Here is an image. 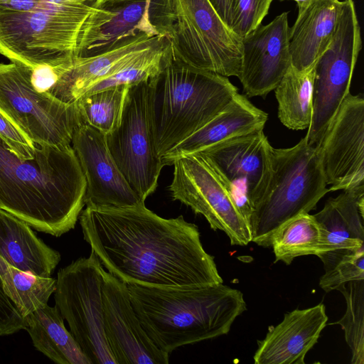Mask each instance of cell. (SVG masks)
Instances as JSON below:
<instances>
[{
    "instance_id": "obj_1",
    "label": "cell",
    "mask_w": 364,
    "mask_h": 364,
    "mask_svg": "<svg viewBox=\"0 0 364 364\" xmlns=\"http://www.w3.org/2000/svg\"><path fill=\"white\" fill-rule=\"evenodd\" d=\"M84 240L103 267L127 284L181 287L223 283L197 225L182 215L164 218L145 204L86 206Z\"/></svg>"
},
{
    "instance_id": "obj_2",
    "label": "cell",
    "mask_w": 364,
    "mask_h": 364,
    "mask_svg": "<svg viewBox=\"0 0 364 364\" xmlns=\"http://www.w3.org/2000/svg\"><path fill=\"white\" fill-rule=\"evenodd\" d=\"M86 181L71 145H36L34 156L14 154L0 136V209L37 231L60 237L85 205Z\"/></svg>"
},
{
    "instance_id": "obj_3",
    "label": "cell",
    "mask_w": 364,
    "mask_h": 364,
    "mask_svg": "<svg viewBox=\"0 0 364 364\" xmlns=\"http://www.w3.org/2000/svg\"><path fill=\"white\" fill-rule=\"evenodd\" d=\"M127 287L142 327L154 343L168 354L178 347L227 334L246 310L242 293L223 283Z\"/></svg>"
},
{
    "instance_id": "obj_4",
    "label": "cell",
    "mask_w": 364,
    "mask_h": 364,
    "mask_svg": "<svg viewBox=\"0 0 364 364\" xmlns=\"http://www.w3.org/2000/svg\"><path fill=\"white\" fill-rule=\"evenodd\" d=\"M149 83L152 129L161 158L221 112L238 93L228 77L191 66L173 52Z\"/></svg>"
},
{
    "instance_id": "obj_5",
    "label": "cell",
    "mask_w": 364,
    "mask_h": 364,
    "mask_svg": "<svg viewBox=\"0 0 364 364\" xmlns=\"http://www.w3.org/2000/svg\"><path fill=\"white\" fill-rule=\"evenodd\" d=\"M101 9L65 4L31 12L0 11V54L31 69L70 63Z\"/></svg>"
},
{
    "instance_id": "obj_6",
    "label": "cell",
    "mask_w": 364,
    "mask_h": 364,
    "mask_svg": "<svg viewBox=\"0 0 364 364\" xmlns=\"http://www.w3.org/2000/svg\"><path fill=\"white\" fill-rule=\"evenodd\" d=\"M151 20L173 55L194 68L238 77L242 38L222 20L209 0H151Z\"/></svg>"
},
{
    "instance_id": "obj_7",
    "label": "cell",
    "mask_w": 364,
    "mask_h": 364,
    "mask_svg": "<svg viewBox=\"0 0 364 364\" xmlns=\"http://www.w3.org/2000/svg\"><path fill=\"white\" fill-rule=\"evenodd\" d=\"M326 186L317 147L304 137L290 148L272 147L269 179L249 221L252 242L271 247L282 226L316 208Z\"/></svg>"
},
{
    "instance_id": "obj_8",
    "label": "cell",
    "mask_w": 364,
    "mask_h": 364,
    "mask_svg": "<svg viewBox=\"0 0 364 364\" xmlns=\"http://www.w3.org/2000/svg\"><path fill=\"white\" fill-rule=\"evenodd\" d=\"M31 72L20 63H0V114L34 145H71L75 129L84 123L75 102L37 92Z\"/></svg>"
},
{
    "instance_id": "obj_9",
    "label": "cell",
    "mask_w": 364,
    "mask_h": 364,
    "mask_svg": "<svg viewBox=\"0 0 364 364\" xmlns=\"http://www.w3.org/2000/svg\"><path fill=\"white\" fill-rule=\"evenodd\" d=\"M104 267L95 252L60 269L55 290V306L70 332L92 364H116L103 321Z\"/></svg>"
},
{
    "instance_id": "obj_10",
    "label": "cell",
    "mask_w": 364,
    "mask_h": 364,
    "mask_svg": "<svg viewBox=\"0 0 364 364\" xmlns=\"http://www.w3.org/2000/svg\"><path fill=\"white\" fill-rule=\"evenodd\" d=\"M105 137L125 180L145 202L155 191L164 166L154 141L149 80L127 87L119 123Z\"/></svg>"
},
{
    "instance_id": "obj_11",
    "label": "cell",
    "mask_w": 364,
    "mask_h": 364,
    "mask_svg": "<svg viewBox=\"0 0 364 364\" xmlns=\"http://www.w3.org/2000/svg\"><path fill=\"white\" fill-rule=\"evenodd\" d=\"M362 48L360 28L353 0L342 1L333 39L315 63L312 118L307 143L316 146L350 93L351 80Z\"/></svg>"
},
{
    "instance_id": "obj_12",
    "label": "cell",
    "mask_w": 364,
    "mask_h": 364,
    "mask_svg": "<svg viewBox=\"0 0 364 364\" xmlns=\"http://www.w3.org/2000/svg\"><path fill=\"white\" fill-rule=\"evenodd\" d=\"M169 191L173 200L205 217L214 230L224 232L232 245L252 242L248 224L240 213L228 188L200 154L175 159Z\"/></svg>"
},
{
    "instance_id": "obj_13",
    "label": "cell",
    "mask_w": 364,
    "mask_h": 364,
    "mask_svg": "<svg viewBox=\"0 0 364 364\" xmlns=\"http://www.w3.org/2000/svg\"><path fill=\"white\" fill-rule=\"evenodd\" d=\"M272 149L263 129H260L198 153L223 181L248 225L252 208L269 179Z\"/></svg>"
},
{
    "instance_id": "obj_14",
    "label": "cell",
    "mask_w": 364,
    "mask_h": 364,
    "mask_svg": "<svg viewBox=\"0 0 364 364\" xmlns=\"http://www.w3.org/2000/svg\"><path fill=\"white\" fill-rule=\"evenodd\" d=\"M329 191L364 193V98L349 93L316 145Z\"/></svg>"
},
{
    "instance_id": "obj_15",
    "label": "cell",
    "mask_w": 364,
    "mask_h": 364,
    "mask_svg": "<svg viewBox=\"0 0 364 364\" xmlns=\"http://www.w3.org/2000/svg\"><path fill=\"white\" fill-rule=\"evenodd\" d=\"M104 329L116 364H167L169 354L149 337L131 302L127 284L103 270Z\"/></svg>"
},
{
    "instance_id": "obj_16",
    "label": "cell",
    "mask_w": 364,
    "mask_h": 364,
    "mask_svg": "<svg viewBox=\"0 0 364 364\" xmlns=\"http://www.w3.org/2000/svg\"><path fill=\"white\" fill-rule=\"evenodd\" d=\"M237 77L245 96L263 97L275 89L291 66L288 13L259 25L242 38Z\"/></svg>"
},
{
    "instance_id": "obj_17",
    "label": "cell",
    "mask_w": 364,
    "mask_h": 364,
    "mask_svg": "<svg viewBox=\"0 0 364 364\" xmlns=\"http://www.w3.org/2000/svg\"><path fill=\"white\" fill-rule=\"evenodd\" d=\"M71 146L86 181V206L124 207L144 203L115 164L104 133L82 123L75 129Z\"/></svg>"
},
{
    "instance_id": "obj_18",
    "label": "cell",
    "mask_w": 364,
    "mask_h": 364,
    "mask_svg": "<svg viewBox=\"0 0 364 364\" xmlns=\"http://www.w3.org/2000/svg\"><path fill=\"white\" fill-rule=\"evenodd\" d=\"M328 321L323 304L284 314L271 326L264 339L258 341L255 364H304L306 353L318 342Z\"/></svg>"
},
{
    "instance_id": "obj_19",
    "label": "cell",
    "mask_w": 364,
    "mask_h": 364,
    "mask_svg": "<svg viewBox=\"0 0 364 364\" xmlns=\"http://www.w3.org/2000/svg\"><path fill=\"white\" fill-rule=\"evenodd\" d=\"M364 193L343 191L314 216L323 232L317 255L330 269L348 251L364 248Z\"/></svg>"
},
{
    "instance_id": "obj_20",
    "label": "cell",
    "mask_w": 364,
    "mask_h": 364,
    "mask_svg": "<svg viewBox=\"0 0 364 364\" xmlns=\"http://www.w3.org/2000/svg\"><path fill=\"white\" fill-rule=\"evenodd\" d=\"M267 119L266 112L255 107L245 95L237 93L221 112L162 156L164 166L172 165L179 157L263 129Z\"/></svg>"
},
{
    "instance_id": "obj_21",
    "label": "cell",
    "mask_w": 364,
    "mask_h": 364,
    "mask_svg": "<svg viewBox=\"0 0 364 364\" xmlns=\"http://www.w3.org/2000/svg\"><path fill=\"white\" fill-rule=\"evenodd\" d=\"M150 4L146 0H105L96 24L79 46L75 56L99 55L142 33L161 36L152 23Z\"/></svg>"
},
{
    "instance_id": "obj_22",
    "label": "cell",
    "mask_w": 364,
    "mask_h": 364,
    "mask_svg": "<svg viewBox=\"0 0 364 364\" xmlns=\"http://www.w3.org/2000/svg\"><path fill=\"white\" fill-rule=\"evenodd\" d=\"M339 0H311L289 28L291 65L298 71L313 66L330 45L341 11Z\"/></svg>"
},
{
    "instance_id": "obj_23",
    "label": "cell",
    "mask_w": 364,
    "mask_h": 364,
    "mask_svg": "<svg viewBox=\"0 0 364 364\" xmlns=\"http://www.w3.org/2000/svg\"><path fill=\"white\" fill-rule=\"evenodd\" d=\"M164 37L142 33L99 55L75 56L72 65L61 73L48 94L64 102L74 103L92 85L111 73L127 58L157 43Z\"/></svg>"
},
{
    "instance_id": "obj_24",
    "label": "cell",
    "mask_w": 364,
    "mask_h": 364,
    "mask_svg": "<svg viewBox=\"0 0 364 364\" xmlns=\"http://www.w3.org/2000/svg\"><path fill=\"white\" fill-rule=\"evenodd\" d=\"M0 257L9 265L35 275L50 277L60 253L38 238L26 222L0 209Z\"/></svg>"
},
{
    "instance_id": "obj_25",
    "label": "cell",
    "mask_w": 364,
    "mask_h": 364,
    "mask_svg": "<svg viewBox=\"0 0 364 364\" xmlns=\"http://www.w3.org/2000/svg\"><path fill=\"white\" fill-rule=\"evenodd\" d=\"M34 347L58 364H92L64 324L58 308L46 306L23 317Z\"/></svg>"
},
{
    "instance_id": "obj_26",
    "label": "cell",
    "mask_w": 364,
    "mask_h": 364,
    "mask_svg": "<svg viewBox=\"0 0 364 364\" xmlns=\"http://www.w3.org/2000/svg\"><path fill=\"white\" fill-rule=\"evenodd\" d=\"M315 64L304 71L291 65L275 87L278 117L288 129H308L312 118Z\"/></svg>"
},
{
    "instance_id": "obj_27",
    "label": "cell",
    "mask_w": 364,
    "mask_h": 364,
    "mask_svg": "<svg viewBox=\"0 0 364 364\" xmlns=\"http://www.w3.org/2000/svg\"><path fill=\"white\" fill-rule=\"evenodd\" d=\"M4 289L22 317L46 304L55 292L56 279L19 270L0 257Z\"/></svg>"
},
{
    "instance_id": "obj_28",
    "label": "cell",
    "mask_w": 364,
    "mask_h": 364,
    "mask_svg": "<svg viewBox=\"0 0 364 364\" xmlns=\"http://www.w3.org/2000/svg\"><path fill=\"white\" fill-rule=\"evenodd\" d=\"M323 241L321 228L314 215L301 213L287 222L275 235L272 247L275 262L290 264L298 257L321 252Z\"/></svg>"
},
{
    "instance_id": "obj_29",
    "label": "cell",
    "mask_w": 364,
    "mask_h": 364,
    "mask_svg": "<svg viewBox=\"0 0 364 364\" xmlns=\"http://www.w3.org/2000/svg\"><path fill=\"white\" fill-rule=\"evenodd\" d=\"M127 85H120L86 94L75 102L84 123L105 134L112 132L119 124Z\"/></svg>"
},
{
    "instance_id": "obj_30",
    "label": "cell",
    "mask_w": 364,
    "mask_h": 364,
    "mask_svg": "<svg viewBox=\"0 0 364 364\" xmlns=\"http://www.w3.org/2000/svg\"><path fill=\"white\" fill-rule=\"evenodd\" d=\"M337 290L346 299V311L336 323L344 331L351 350V363L364 364V279L346 282Z\"/></svg>"
},
{
    "instance_id": "obj_31",
    "label": "cell",
    "mask_w": 364,
    "mask_h": 364,
    "mask_svg": "<svg viewBox=\"0 0 364 364\" xmlns=\"http://www.w3.org/2000/svg\"><path fill=\"white\" fill-rule=\"evenodd\" d=\"M273 0H231L230 29L243 38L258 27Z\"/></svg>"
},
{
    "instance_id": "obj_32",
    "label": "cell",
    "mask_w": 364,
    "mask_h": 364,
    "mask_svg": "<svg viewBox=\"0 0 364 364\" xmlns=\"http://www.w3.org/2000/svg\"><path fill=\"white\" fill-rule=\"evenodd\" d=\"M364 279V248L347 252L332 268L325 271L319 280V286L328 292L343 284Z\"/></svg>"
},
{
    "instance_id": "obj_33",
    "label": "cell",
    "mask_w": 364,
    "mask_h": 364,
    "mask_svg": "<svg viewBox=\"0 0 364 364\" xmlns=\"http://www.w3.org/2000/svg\"><path fill=\"white\" fill-rule=\"evenodd\" d=\"M0 136L9 149L23 159L34 156L36 145L29 141L0 114Z\"/></svg>"
},
{
    "instance_id": "obj_34",
    "label": "cell",
    "mask_w": 364,
    "mask_h": 364,
    "mask_svg": "<svg viewBox=\"0 0 364 364\" xmlns=\"http://www.w3.org/2000/svg\"><path fill=\"white\" fill-rule=\"evenodd\" d=\"M24 328V319L6 294L0 276V336L13 334Z\"/></svg>"
},
{
    "instance_id": "obj_35",
    "label": "cell",
    "mask_w": 364,
    "mask_h": 364,
    "mask_svg": "<svg viewBox=\"0 0 364 364\" xmlns=\"http://www.w3.org/2000/svg\"><path fill=\"white\" fill-rule=\"evenodd\" d=\"M73 62L58 66L40 65L32 69L31 76L33 87L38 92L48 93L57 82L60 74L70 67Z\"/></svg>"
},
{
    "instance_id": "obj_36",
    "label": "cell",
    "mask_w": 364,
    "mask_h": 364,
    "mask_svg": "<svg viewBox=\"0 0 364 364\" xmlns=\"http://www.w3.org/2000/svg\"><path fill=\"white\" fill-rule=\"evenodd\" d=\"M57 5L60 4H55L50 0H0V11L31 12L48 9Z\"/></svg>"
},
{
    "instance_id": "obj_37",
    "label": "cell",
    "mask_w": 364,
    "mask_h": 364,
    "mask_svg": "<svg viewBox=\"0 0 364 364\" xmlns=\"http://www.w3.org/2000/svg\"><path fill=\"white\" fill-rule=\"evenodd\" d=\"M230 1L209 0L220 17L229 27L230 24Z\"/></svg>"
},
{
    "instance_id": "obj_38",
    "label": "cell",
    "mask_w": 364,
    "mask_h": 364,
    "mask_svg": "<svg viewBox=\"0 0 364 364\" xmlns=\"http://www.w3.org/2000/svg\"><path fill=\"white\" fill-rule=\"evenodd\" d=\"M58 4H79L90 6L94 8H102L105 0H50Z\"/></svg>"
},
{
    "instance_id": "obj_39",
    "label": "cell",
    "mask_w": 364,
    "mask_h": 364,
    "mask_svg": "<svg viewBox=\"0 0 364 364\" xmlns=\"http://www.w3.org/2000/svg\"><path fill=\"white\" fill-rule=\"evenodd\" d=\"M294 1L298 6L299 11H301L311 0H292Z\"/></svg>"
},
{
    "instance_id": "obj_40",
    "label": "cell",
    "mask_w": 364,
    "mask_h": 364,
    "mask_svg": "<svg viewBox=\"0 0 364 364\" xmlns=\"http://www.w3.org/2000/svg\"><path fill=\"white\" fill-rule=\"evenodd\" d=\"M112 1H127V0H110ZM149 4H150L151 0H146Z\"/></svg>"
}]
</instances>
